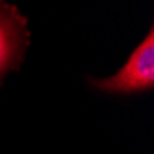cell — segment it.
<instances>
[{"instance_id":"6da1fadb","label":"cell","mask_w":154,"mask_h":154,"mask_svg":"<svg viewBox=\"0 0 154 154\" xmlns=\"http://www.w3.org/2000/svg\"><path fill=\"white\" fill-rule=\"evenodd\" d=\"M154 85V33L152 29L145 41L134 50L125 66L105 81H97L95 86L108 92H140L149 90Z\"/></svg>"},{"instance_id":"7a4b0ae2","label":"cell","mask_w":154,"mask_h":154,"mask_svg":"<svg viewBox=\"0 0 154 154\" xmlns=\"http://www.w3.org/2000/svg\"><path fill=\"white\" fill-rule=\"evenodd\" d=\"M28 48L26 18L13 6L0 2V83L17 68Z\"/></svg>"}]
</instances>
